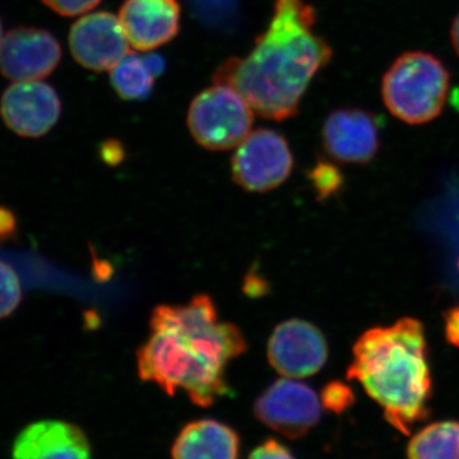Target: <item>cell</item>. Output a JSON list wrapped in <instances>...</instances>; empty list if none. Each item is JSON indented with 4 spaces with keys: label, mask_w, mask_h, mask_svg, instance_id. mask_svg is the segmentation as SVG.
Wrapping results in <instances>:
<instances>
[{
    "label": "cell",
    "mask_w": 459,
    "mask_h": 459,
    "mask_svg": "<svg viewBox=\"0 0 459 459\" xmlns=\"http://www.w3.org/2000/svg\"><path fill=\"white\" fill-rule=\"evenodd\" d=\"M451 75L439 59L422 51L402 54L383 78L382 95L389 113L420 126L442 113Z\"/></svg>",
    "instance_id": "277c9868"
},
{
    "label": "cell",
    "mask_w": 459,
    "mask_h": 459,
    "mask_svg": "<svg viewBox=\"0 0 459 459\" xmlns=\"http://www.w3.org/2000/svg\"><path fill=\"white\" fill-rule=\"evenodd\" d=\"M409 459H459V422H434L410 440Z\"/></svg>",
    "instance_id": "2e32d148"
},
{
    "label": "cell",
    "mask_w": 459,
    "mask_h": 459,
    "mask_svg": "<svg viewBox=\"0 0 459 459\" xmlns=\"http://www.w3.org/2000/svg\"><path fill=\"white\" fill-rule=\"evenodd\" d=\"M111 86L120 99L143 101L151 95L155 75L151 74L143 57L129 53L111 69Z\"/></svg>",
    "instance_id": "e0dca14e"
},
{
    "label": "cell",
    "mask_w": 459,
    "mask_h": 459,
    "mask_svg": "<svg viewBox=\"0 0 459 459\" xmlns=\"http://www.w3.org/2000/svg\"><path fill=\"white\" fill-rule=\"evenodd\" d=\"M143 59L151 74L155 75V77H159V75L164 74L165 60L162 59L161 56H157V54H150V56H144Z\"/></svg>",
    "instance_id": "484cf974"
},
{
    "label": "cell",
    "mask_w": 459,
    "mask_h": 459,
    "mask_svg": "<svg viewBox=\"0 0 459 459\" xmlns=\"http://www.w3.org/2000/svg\"><path fill=\"white\" fill-rule=\"evenodd\" d=\"M178 0H126L119 20L129 44L150 51L170 42L180 30Z\"/></svg>",
    "instance_id": "4fadbf2b"
},
{
    "label": "cell",
    "mask_w": 459,
    "mask_h": 459,
    "mask_svg": "<svg viewBox=\"0 0 459 459\" xmlns=\"http://www.w3.org/2000/svg\"><path fill=\"white\" fill-rule=\"evenodd\" d=\"M197 2L202 3V4L204 5V3H207V4H213V3L216 2V0H197ZM217 2L220 3V0H217ZM222 2L223 0H221V3Z\"/></svg>",
    "instance_id": "83f0119b"
},
{
    "label": "cell",
    "mask_w": 459,
    "mask_h": 459,
    "mask_svg": "<svg viewBox=\"0 0 459 459\" xmlns=\"http://www.w3.org/2000/svg\"><path fill=\"white\" fill-rule=\"evenodd\" d=\"M320 402L325 410L340 415L355 403V394L349 385L340 380H333L323 388Z\"/></svg>",
    "instance_id": "ffe728a7"
},
{
    "label": "cell",
    "mask_w": 459,
    "mask_h": 459,
    "mask_svg": "<svg viewBox=\"0 0 459 459\" xmlns=\"http://www.w3.org/2000/svg\"><path fill=\"white\" fill-rule=\"evenodd\" d=\"M256 419L290 439H299L313 430L322 416V402L305 383L280 379L255 401Z\"/></svg>",
    "instance_id": "52a82bcc"
},
{
    "label": "cell",
    "mask_w": 459,
    "mask_h": 459,
    "mask_svg": "<svg viewBox=\"0 0 459 459\" xmlns=\"http://www.w3.org/2000/svg\"><path fill=\"white\" fill-rule=\"evenodd\" d=\"M13 459H91V446L80 428L47 420L30 425L18 435Z\"/></svg>",
    "instance_id": "5bb4252c"
},
{
    "label": "cell",
    "mask_w": 459,
    "mask_h": 459,
    "mask_svg": "<svg viewBox=\"0 0 459 459\" xmlns=\"http://www.w3.org/2000/svg\"><path fill=\"white\" fill-rule=\"evenodd\" d=\"M253 108L229 84L214 83L195 96L188 111L193 138L210 151L238 147L252 129Z\"/></svg>",
    "instance_id": "5b68a950"
},
{
    "label": "cell",
    "mask_w": 459,
    "mask_h": 459,
    "mask_svg": "<svg viewBox=\"0 0 459 459\" xmlns=\"http://www.w3.org/2000/svg\"><path fill=\"white\" fill-rule=\"evenodd\" d=\"M0 113L12 132L21 137L39 138L56 126L62 101L48 83L20 81L5 90Z\"/></svg>",
    "instance_id": "8fae6325"
},
{
    "label": "cell",
    "mask_w": 459,
    "mask_h": 459,
    "mask_svg": "<svg viewBox=\"0 0 459 459\" xmlns=\"http://www.w3.org/2000/svg\"><path fill=\"white\" fill-rule=\"evenodd\" d=\"M458 268H459V262H458Z\"/></svg>",
    "instance_id": "f546056e"
},
{
    "label": "cell",
    "mask_w": 459,
    "mask_h": 459,
    "mask_svg": "<svg viewBox=\"0 0 459 459\" xmlns=\"http://www.w3.org/2000/svg\"><path fill=\"white\" fill-rule=\"evenodd\" d=\"M322 138L327 155L340 164H369L379 150L376 119L359 108H342L329 115Z\"/></svg>",
    "instance_id": "7c38bea8"
},
{
    "label": "cell",
    "mask_w": 459,
    "mask_h": 459,
    "mask_svg": "<svg viewBox=\"0 0 459 459\" xmlns=\"http://www.w3.org/2000/svg\"><path fill=\"white\" fill-rule=\"evenodd\" d=\"M444 336L446 342L459 349V307H449L444 313Z\"/></svg>",
    "instance_id": "603a6c76"
},
{
    "label": "cell",
    "mask_w": 459,
    "mask_h": 459,
    "mask_svg": "<svg viewBox=\"0 0 459 459\" xmlns=\"http://www.w3.org/2000/svg\"><path fill=\"white\" fill-rule=\"evenodd\" d=\"M237 325L220 322L212 299L197 295L186 305H159L150 336L137 352L138 373L166 394L184 391L207 407L229 394L226 367L247 351Z\"/></svg>",
    "instance_id": "6da1fadb"
},
{
    "label": "cell",
    "mask_w": 459,
    "mask_h": 459,
    "mask_svg": "<svg viewBox=\"0 0 459 459\" xmlns=\"http://www.w3.org/2000/svg\"><path fill=\"white\" fill-rule=\"evenodd\" d=\"M247 459H296L292 453L277 440H268L255 448Z\"/></svg>",
    "instance_id": "7402d4cb"
},
{
    "label": "cell",
    "mask_w": 459,
    "mask_h": 459,
    "mask_svg": "<svg viewBox=\"0 0 459 459\" xmlns=\"http://www.w3.org/2000/svg\"><path fill=\"white\" fill-rule=\"evenodd\" d=\"M428 358L424 325L404 316L386 327L367 329L356 340L346 376L360 383L395 430L409 435L429 415L433 380Z\"/></svg>",
    "instance_id": "3957f363"
},
{
    "label": "cell",
    "mask_w": 459,
    "mask_h": 459,
    "mask_svg": "<svg viewBox=\"0 0 459 459\" xmlns=\"http://www.w3.org/2000/svg\"><path fill=\"white\" fill-rule=\"evenodd\" d=\"M313 23V9L301 0H279L270 27L252 53L226 60L213 74L214 83L238 91L263 117H294L313 78L332 56Z\"/></svg>",
    "instance_id": "7a4b0ae2"
},
{
    "label": "cell",
    "mask_w": 459,
    "mask_h": 459,
    "mask_svg": "<svg viewBox=\"0 0 459 459\" xmlns=\"http://www.w3.org/2000/svg\"><path fill=\"white\" fill-rule=\"evenodd\" d=\"M69 48L78 65L95 72L111 71L131 53L119 18L108 12L78 20L69 32Z\"/></svg>",
    "instance_id": "30bf717a"
},
{
    "label": "cell",
    "mask_w": 459,
    "mask_h": 459,
    "mask_svg": "<svg viewBox=\"0 0 459 459\" xmlns=\"http://www.w3.org/2000/svg\"><path fill=\"white\" fill-rule=\"evenodd\" d=\"M22 300V287L17 272L0 261V319L7 318Z\"/></svg>",
    "instance_id": "d6986e66"
},
{
    "label": "cell",
    "mask_w": 459,
    "mask_h": 459,
    "mask_svg": "<svg viewBox=\"0 0 459 459\" xmlns=\"http://www.w3.org/2000/svg\"><path fill=\"white\" fill-rule=\"evenodd\" d=\"M16 217L9 208L0 205V240H8V238L16 235Z\"/></svg>",
    "instance_id": "cb8c5ba5"
},
{
    "label": "cell",
    "mask_w": 459,
    "mask_h": 459,
    "mask_svg": "<svg viewBox=\"0 0 459 459\" xmlns=\"http://www.w3.org/2000/svg\"><path fill=\"white\" fill-rule=\"evenodd\" d=\"M102 157L107 160L108 164L120 161L123 157V148L117 142H108L102 148Z\"/></svg>",
    "instance_id": "d4e9b609"
},
{
    "label": "cell",
    "mask_w": 459,
    "mask_h": 459,
    "mask_svg": "<svg viewBox=\"0 0 459 459\" xmlns=\"http://www.w3.org/2000/svg\"><path fill=\"white\" fill-rule=\"evenodd\" d=\"M62 59V48L53 33L38 27H16L0 42V72L12 81L48 77Z\"/></svg>",
    "instance_id": "9c48e42d"
},
{
    "label": "cell",
    "mask_w": 459,
    "mask_h": 459,
    "mask_svg": "<svg viewBox=\"0 0 459 459\" xmlns=\"http://www.w3.org/2000/svg\"><path fill=\"white\" fill-rule=\"evenodd\" d=\"M451 38L453 42V47H455V51L459 56V14L457 18H455V22H453L452 30H451Z\"/></svg>",
    "instance_id": "4316f807"
},
{
    "label": "cell",
    "mask_w": 459,
    "mask_h": 459,
    "mask_svg": "<svg viewBox=\"0 0 459 459\" xmlns=\"http://www.w3.org/2000/svg\"><path fill=\"white\" fill-rule=\"evenodd\" d=\"M268 360L286 377H307L328 360V343L318 327L301 319H290L274 328L268 341Z\"/></svg>",
    "instance_id": "ba28073f"
},
{
    "label": "cell",
    "mask_w": 459,
    "mask_h": 459,
    "mask_svg": "<svg viewBox=\"0 0 459 459\" xmlns=\"http://www.w3.org/2000/svg\"><path fill=\"white\" fill-rule=\"evenodd\" d=\"M240 440L228 425L198 420L181 430L172 446L174 459H238Z\"/></svg>",
    "instance_id": "9a60e30c"
},
{
    "label": "cell",
    "mask_w": 459,
    "mask_h": 459,
    "mask_svg": "<svg viewBox=\"0 0 459 459\" xmlns=\"http://www.w3.org/2000/svg\"><path fill=\"white\" fill-rule=\"evenodd\" d=\"M307 179L319 201H327L338 195L344 181L342 172L338 170L337 166L327 161L316 162L312 170L307 172Z\"/></svg>",
    "instance_id": "ac0fdd59"
},
{
    "label": "cell",
    "mask_w": 459,
    "mask_h": 459,
    "mask_svg": "<svg viewBox=\"0 0 459 459\" xmlns=\"http://www.w3.org/2000/svg\"><path fill=\"white\" fill-rule=\"evenodd\" d=\"M42 2L60 16L74 17L95 8L101 0H42Z\"/></svg>",
    "instance_id": "44dd1931"
},
{
    "label": "cell",
    "mask_w": 459,
    "mask_h": 459,
    "mask_svg": "<svg viewBox=\"0 0 459 459\" xmlns=\"http://www.w3.org/2000/svg\"><path fill=\"white\" fill-rule=\"evenodd\" d=\"M292 166L294 157L286 138L272 129H256L232 156V179L247 192H268L286 181Z\"/></svg>",
    "instance_id": "8992f818"
},
{
    "label": "cell",
    "mask_w": 459,
    "mask_h": 459,
    "mask_svg": "<svg viewBox=\"0 0 459 459\" xmlns=\"http://www.w3.org/2000/svg\"><path fill=\"white\" fill-rule=\"evenodd\" d=\"M2 35H3V25H2V20H0V42H2V40H3Z\"/></svg>",
    "instance_id": "f1b7e54d"
}]
</instances>
